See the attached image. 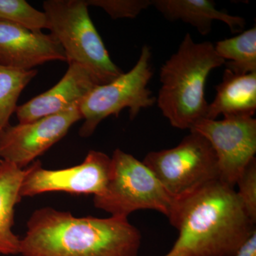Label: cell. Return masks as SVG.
Instances as JSON below:
<instances>
[{"instance_id": "obj_15", "label": "cell", "mask_w": 256, "mask_h": 256, "mask_svg": "<svg viewBox=\"0 0 256 256\" xmlns=\"http://www.w3.org/2000/svg\"><path fill=\"white\" fill-rule=\"evenodd\" d=\"M26 169L8 162L0 163V254H20L21 238L12 230L15 206L21 202L22 184Z\"/></svg>"}, {"instance_id": "obj_17", "label": "cell", "mask_w": 256, "mask_h": 256, "mask_svg": "<svg viewBox=\"0 0 256 256\" xmlns=\"http://www.w3.org/2000/svg\"><path fill=\"white\" fill-rule=\"evenodd\" d=\"M36 74L35 69L21 70L0 64V139L10 126V118L16 112L22 92Z\"/></svg>"}, {"instance_id": "obj_2", "label": "cell", "mask_w": 256, "mask_h": 256, "mask_svg": "<svg viewBox=\"0 0 256 256\" xmlns=\"http://www.w3.org/2000/svg\"><path fill=\"white\" fill-rule=\"evenodd\" d=\"M26 227L22 256H138L142 242L128 218L75 217L50 207L34 210Z\"/></svg>"}, {"instance_id": "obj_12", "label": "cell", "mask_w": 256, "mask_h": 256, "mask_svg": "<svg viewBox=\"0 0 256 256\" xmlns=\"http://www.w3.org/2000/svg\"><path fill=\"white\" fill-rule=\"evenodd\" d=\"M96 86L85 68L76 64H68L66 73L54 86L18 106L15 112L18 122H33L79 106Z\"/></svg>"}, {"instance_id": "obj_4", "label": "cell", "mask_w": 256, "mask_h": 256, "mask_svg": "<svg viewBox=\"0 0 256 256\" xmlns=\"http://www.w3.org/2000/svg\"><path fill=\"white\" fill-rule=\"evenodd\" d=\"M48 30L62 46L68 64H78L96 84H108L124 73L111 60L84 0H48L43 4Z\"/></svg>"}, {"instance_id": "obj_22", "label": "cell", "mask_w": 256, "mask_h": 256, "mask_svg": "<svg viewBox=\"0 0 256 256\" xmlns=\"http://www.w3.org/2000/svg\"><path fill=\"white\" fill-rule=\"evenodd\" d=\"M0 163H1V160H0Z\"/></svg>"}, {"instance_id": "obj_7", "label": "cell", "mask_w": 256, "mask_h": 256, "mask_svg": "<svg viewBox=\"0 0 256 256\" xmlns=\"http://www.w3.org/2000/svg\"><path fill=\"white\" fill-rule=\"evenodd\" d=\"M150 47L144 45L137 63L127 73H122L108 84L96 86L79 106L84 124L79 134L90 137L101 121L110 116L118 117L129 108L130 118L134 120L143 109L154 106L156 98L148 88L152 78Z\"/></svg>"}, {"instance_id": "obj_18", "label": "cell", "mask_w": 256, "mask_h": 256, "mask_svg": "<svg viewBox=\"0 0 256 256\" xmlns=\"http://www.w3.org/2000/svg\"><path fill=\"white\" fill-rule=\"evenodd\" d=\"M0 21L16 24L34 32L48 30L46 14L25 0H0Z\"/></svg>"}, {"instance_id": "obj_14", "label": "cell", "mask_w": 256, "mask_h": 256, "mask_svg": "<svg viewBox=\"0 0 256 256\" xmlns=\"http://www.w3.org/2000/svg\"><path fill=\"white\" fill-rule=\"evenodd\" d=\"M152 6L166 20L190 24L202 35H206L214 21L222 22L232 33L242 31L245 18L217 9L210 0H152Z\"/></svg>"}, {"instance_id": "obj_1", "label": "cell", "mask_w": 256, "mask_h": 256, "mask_svg": "<svg viewBox=\"0 0 256 256\" xmlns=\"http://www.w3.org/2000/svg\"><path fill=\"white\" fill-rule=\"evenodd\" d=\"M169 222L178 238L160 256H234L256 230L236 190L220 180L176 201Z\"/></svg>"}, {"instance_id": "obj_11", "label": "cell", "mask_w": 256, "mask_h": 256, "mask_svg": "<svg viewBox=\"0 0 256 256\" xmlns=\"http://www.w3.org/2000/svg\"><path fill=\"white\" fill-rule=\"evenodd\" d=\"M66 62L65 52L50 34L34 32L20 25L0 21V64L32 70L50 62Z\"/></svg>"}, {"instance_id": "obj_6", "label": "cell", "mask_w": 256, "mask_h": 256, "mask_svg": "<svg viewBox=\"0 0 256 256\" xmlns=\"http://www.w3.org/2000/svg\"><path fill=\"white\" fill-rule=\"evenodd\" d=\"M142 162L175 201L188 198L220 180L213 148L206 138L194 131L174 148L150 152Z\"/></svg>"}, {"instance_id": "obj_13", "label": "cell", "mask_w": 256, "mask_h": 256, "mask_svg": "<svg viewBox=\"0 0 256 256\" xmlns=\"http://www.w3.org/2000/svg\"><path fill=\"white\" fill-rule=\"evenodd\" d=\"M216 95L208 104L207 119L220 116L254 117L256 111V72L236 74L226 68L223 79L216 87Z\"/></svg>"}, {"instance_id": "obj_9", "label": "cell", "mask_w": 256, "mask_h": 256, "mask_svg": "<svg viewBox=\"0 0 256 256\" xmlns=\"http://www.w3.org/2000/svg\"><path fill=\"white\" fill-rule=\"evenodd\" d=\"M190 131L200 133L213 148L218 160L220 181L235 188L237 180L256 153V119L232 116L202 119Z\"/></svg>"}, {"instance_id": "obj_19", "label": "cell", "mask_w": 256, "mask_h": 256, "mask_svg": "<svg viewBox=\"0 0 256 256\" xmlns=\"http://www.w3.org/2000/svg\"><path fill=\"white\" fill-rule=\"evenodd\" d=\"M237 196L252 223L256 222V158L250 162L237 180Z\"/></svg>"}, {"instance_id": "obj_16", "label": "cell", "mask_w": 256, "mask_h": 256, "mask_svg": "<svg viewBox=\"0 0 256 256\" xmlns=\"http://www.w3.org/2000/svg\"><path fill=\"white\" fill-rule=\"evenodd\" d=\"M214 50L230 72L236 74L256 72V26L217 42Z\"/></svg>"}, {"instance_id": "obj_3", "label": "cell", "mask_w": 256, "mask_h": 256, "mask_svg": "<svg viewBox=\"0 0 256 256\" xmlns=\"http://www.w3.org/2000/svg\"><path fill=\"white\" fill-rule=\"evenodd\" d=\"M210 42H195L186 33L178 50L160 68L156 102L172 127L191 130L206 118L205 85L212 70L224 65Z\"/></svg>"}, {"instance_id": "obj_5", "label": "cell", "mask_w": 256, "mask_h": 256, "mask_svg": "<svg viewBox=\"0 0 256 256\" xmlns=\"http://www.w3.org/2000/svg\"><path fill=\"white\" fill-rule=\"evenodd\" d=\"M176 204L142 162L120 149L111 156L110 178L105 192L94 198L98 210L124 218L136 210H154L170 220Z\"/></svg>"}, {"instance_id": "obj_10", "label": "cell", "mask_w": 256, "mask_h": 256, "mask_svg": "<svg viewBox=\"0 0 256 256\" xmlns=\"http://www.w3.org/2000/svg\"><path fill=\"white\" fill-rule=\"evenodd\" d=\"M82 119L79 106L26 124L10 126L0 139V160L20 169L60 141Z\"/></svg>"}, {"instance_id": "obj_21", "label": "cell", "mask_w": 256, "mask_h": 256, "mask_svg": "<svg viewBox=\"0 0 256 256\" xmlns=\"http://www.w3.org/2000/svg\"><path fill=\"white\" fill-rule=\"evenodd\" d=\"M234 256H256V230Z\"/></svg>"}, {"instance_id": "obj_8", "label": "cell", "mask_w": 256, "mask_h": 256, "mask_svg": "<svg viewBox=\"0 0 256 256\" xmlns=\"http://www.w3.org/2000/svg\"><path fill=\"white\" fill-rule=\"evenodd\" d=\"M110 170L111 158L100 151L90 150L82 164L66 169L46 170L37 160L26 169L20 194L22 198L48 192L99 196L107 188Z\"/></svg>"}, {"instance_id": "obj_20", "label": "cell", "mask_w": 256, "mask_h": 256, "mask_svg": "<svg viewBox=\"0 0 256 256\" xmlns=\"http://www.w3.org/2000/svg\"><path fill=\"white\" fill-rule=\"evenodd\" d=\"M88 6H99L114 20L136 18L152 6V0H88Z\"/></svg>"}]
</instances>
